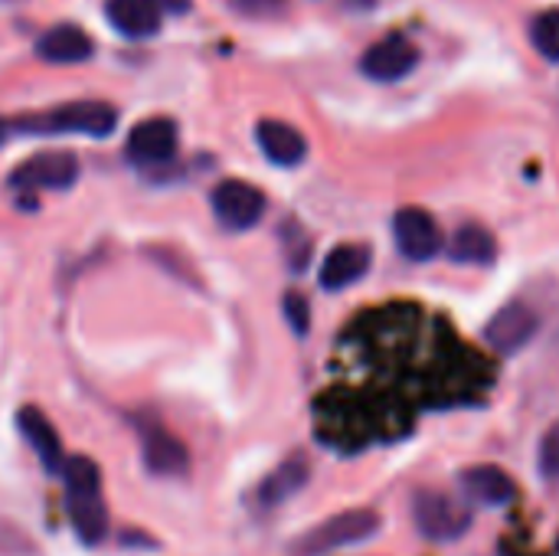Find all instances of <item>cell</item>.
Returning <instances> with one entry per match:
<instances>
[{
  "instance_id": "ba28073f",
  "label": "cell",
  "mask_w": 559,
  "mask_h": 556,
  "mask_svg": "<svg viewBox=\"0 0 559 556\" xmlns=\"http://www.w3.org/2000/svg\"><path fill=\"white\" fill-rule=\"evenodd\" d=\"M138 433H141V449H144V465L151 469V475H160V478H177V475H187V449L180 439H174L164 423L157 419H141L138 423Z\"/></svg>"
},
{
  "instance_id": "7402d4cb",
  "label": "cell",
  "mask_w": 559,
  "mask_h": 556,
  "mask_svg": "<svg viewBox=\"0 0 559 556\" xmlns=\"http://www.w3.org/2000/svg\"><path fill=\"white\" fill-rule=\"evenodd\" d=\"M308 315H311L308 301H305L298 292H288V295H285V318H288V324H292L295 334H308V324H311Z\"/></svg>"
},
{
  "instance_id": "52a82bcc",
  "label": "cell",
  "mask_w": 559,
  "mask_h": 556,
  "mask_svg": "<svg viewBox=\"0 0 559 556\" xmlns=\"http://www.w3.org/2000/svg\"><path fill=\"white\" fill-rule=\"evenodd\" d=\"M540 328V318L534 308H527L524 301H511L504 308L495 311V318L485 328V341L498 351V354H521L534 334Z\"/></svg>"
},
{
  "instance_id": "5b68a950",
  "label": "cell",
  "mask_w": 559,
  "mask_h": 556,
  "mask_svg": "<svg viewBox=\"0 0 559 556\" xmlns=\"http://www.w3.org/2000/svg\"><path fill=\"white\" fill-rule=\"evenodd\" d=\"M213 213L226 229H252L265 213V197L246 180H223L213 190Z\"/></svg>"
},
{
  "instance_id": "6da1fadb",
  "label": "cell",
  "mask_w": 559,
  "mask_h": 556,
  "mask_svg": "<svg viewBox=\"0 0 559 556\" xmlns=\"http://www.w3.org/2000/svg\"><path fill=\"white\" fill-rule=\"evenodd\" d=\"M62 482H66V511H69V521L75 528V537L85 547L102 544L108 534V508L102 498L98 465L85 456L66 459Z\"/></svg>"
},
{
  "instance_id": "603a6c76",
  "label": "cell",
  "mask_w": 559,
  "mask_h": 556,
  "mask_svg": "<svg viewBox=\"0 0 559 556\" xmlns=\"http://www.w3.org/2000/svg\"><path fill=\"white\" fill-rule=\"evenodd\" d=\"M242 13H252V16H269V13H278L285 7V0H233Z\"/></svg>"
},
{
  "instance_id": "9c48e42d",
  "label": "cell",
  "mask_w": 559,
  "mask_h": 556,
  "mask_svg": "<svg viewBox=\"0 0 559 556\" xmlns=\"http://www.w3.org/2000/svg\"><path fill=\"white\" fill-rule=\"evenodd\" d=\"M416 62H419V49H416L409 39H403V36H386V39L373 43V46L364 52L360 69H364V75L373 79V82H400V79H406V75L416 69Z\"/></svg>"
},
{
  "instance_id": "d4e9b609",
  "label": "cell",
  "mask_w": 559,
  "mask_h": 556,
  "mask_svg": "<svg viewBox=\"0 0 559 556\" xmlns=\"http://www.w3.org/2000/svg\"><path fill=\"white\" fill-rule=\"evenodd\" d=\"M3 131H7V128H3V121H0V141H3Z\"/></svg>"
},
{
  "instance_id": "44dd1931",
  "label": "cell",
  "mask_w": 559,
  "mask_h": 556,
  "mask_svg": "<svg viewBox=\"0 0 559 556\" xmlns=\"http://www.w3.org/2000/svg\"><path fill=\"white\" fill-rule=\"evenodd\" d=\"M540 472L547 482H559V423L540 442Z\"/></svg>"
},
{
  "instance_id": "277c9868",
  "label": "cell",
  "mask_w": 559,
  "mask_h": 556,
  "mask_svg": "<svg viewBox=\"0 0 559 556\" xmlns=\"http://www.w3.org/2000/svg\"><path fill=\"white\" fill-rule=\"evenodd\" d=\"M413 521L426 541L449 544V541H459L462 534H468L472 511L442 492H419L413 498Z\"/></svg>"
},
{
  "instance_id": "3957f363",
  "label": "cell",
  "mask_w": 559,
  "mask_h": 556,
  "mask_svg": "<svg viewBox=\"0 0 559 556\" xmlns=\"http://www.w3.org/2000/svg\"><path fill=\"white\" fill-rule=\"evenodd\" d=\"M115 125H118V111L108 102H69L20 121V128L29 134H88V138H108Z\"/></svg>"
},
{
  "instance_id": "2e32d148",
  "label": "cell",
  "mask_w": 559,
  "mask_h": 556,
  "mask_svg": "<svg viewBox=\"0 0 559 556\" xmlns=\"http://www.w3.org/2000/svg\"><path fill=\"white\" fill-rule=\"evenodd\" d=\"M108 23L131 39L154 36L160 29V10L151 0H105Z\"/></svg>"
},
{
  "instance_id": "30bf717a",
  "label": "cell",
  "mask_w": 559,
  "mask_h": 556,
  "mask_svg": "<svg viewBox=\"0 0 559 556\" xmlns=\"http://www.w3.org/2000/svg\"><path fill=\"white\" fill-rule=\"evenodd\" d=\"M124 151L131 164H141V167L167 164L177 154V125L170 118H147L131 128Z\"/></svg>"
},
{
  "instance_id": "ffe728a7",
  "label": "cell",
  "mask_w": 559,
  "mask_h": 556,
  "mask_svg": "<svg viewBox=\"0 0 559 556\" xmlns=\"http://www.w3.org/2000/svg\"><path fill=\"white\" fill-rule=\"evenodd\" d=\"M531 39L537 46V52L550 62H559V10H544L534 26H531Z\"/></svg>"
},
{
  "instance_id": "ac0fdd59",
  "label": "cell",
  "mask_w": 559,
  "mask_h": 556,
  "mask_svg": "<svg viewBox=\"0 0 559 556\" xmlns=\"http://www.w3.org/2000/svg\"><path fill=\"white\" fill-rule=\"evenodd\" d=\"M308 485V459L305 456H292L288 462H282L259 488V505L262 508H278L285 505L292 495H298Z\"/></svg>"
},
{
  "instance_id": "8992f818",
  "label": "cell",
  "mask_w": 559,
  "mask_h": 556,
  "mask_svg": "<svg viewBox=\"0 0 559 556\" xmlns=\"http://www.w3.org/2000/svg\"><path fill=\"white\" fill-rule=\"evenodd\" d=\"M393 236H396V249L409 262H429L442 249V229H439V223L432 220V213H426L419 206H406V210L396 213Z\"/></svg>"
},
{
  "instance_id": "7a4b0ae2",
  "label": "cell",
  "mask_w": 559,
  "mask_h": 556,
  "mask_svg": "<svg viewBox=\"0 0 559 556\" xmlns=\"http://www.w3.org/2000/svg\"><path fill=\"white\" fill-rule=\"evenodd\" d=\"M377 534H380V518L373 511H367V508H357V511H344V514H334V518L321 521L318 528H311L308 534L292 541L288 554L328 556L344 551V547L367 544Z\"/></svg>"
},
{
  "instance_id": "d6986e66",
  "label": "cell",
  "mask_w": 559,
  "mask_h": 556,
  "mask_svg": "<svg viewBox=\"0 0 559 556\" xmlns=\"http://www.w3.org/2000/svg\"><path fill=\"white\" fill-rule=\"evenodd\" d=\"M449 256H452V262H459V265H491V262L498 259V242H495V236H491L485 226L465 223V226L452 236Z\"/></svg>"
},
{
  "instance_id": "5bb4252c",
  "label": "cell",
  "mask_w": 559,
  "mask_h": 556,
  "mask_svg": "<svg viewBox=\"0 0 559 556\" xmlns=\"http://www.w3.org/2000/svg\"><path fill=\"white\" fill-rule=\"evenodd\" d=\"M462 492H465L468 501H478L485 508H504V505L514 501L518 485L498 465H472V469L462 472Z\"/></svg>"
},
{
  "instance_id": "e0dca14e",
  "label": "cell",
  "mask_w": 559,
  "mask_h": 556,
  "mask_svg": "<svg viewBox=\"0 0 559 556\" xmlns=\"http://www.w3.org/2000/svg\"><path fill=\"white\" fill-rule=\"evenodd\" d=\"M92 36L82 26L72 23H59L52 29H46L36 43V52L49 62H85L92 56Z\"/></svg>"
},
{
  "instance_id": "9a60e30c",
  "label": "cell",
  "mask_w": 559,
  "mask_h": 556,
  "mask_svg": "<svg viewBox=\"0 0 559 556\" xmlns=\"http://www.w3.org/2000/svg\"><path fill=\"white\" fill-rule=\"evenodd\" d=\"M255 141L262 147V154L278 164V167H298L305 157H308V141L298 128L285 125V121H275V118H265L259 121L255 128Z\"/></svg>"
},
{
  "instance_id": "cb8c5ba5",
  "label": "cell",
  "mask_w": 559,
  "mask_h": 556,
  "mask_svg": "<svg viewBox=\"0 0 559 556\" xmlns=\"http://www.w3.org/2000/svg\"><path fill=\"white\" fill-rule=\"evenodd\" d=\"M160 13L167 10V13H180V10H187L190 7V0H151Z\"/></svg>"
},
{
  "instance_id": "7c38bea8",
  "label": "cell",
  "mask_w": 559,
  "mask_h": 556,
  "mask_svg": "<svg viewBox=\"0 0 559 556\" xmlns=\"http://www.w3.org/2000/svg\"><path fill=\"white\" fill-rule=\"evenodd\" d=\"M16 429L20 436L29 442V449L36 452L39 465L46 475H62L66 469V456H62V442L59 433L52 429V423L36 410V406H23L16 410Z\"/></svg>"
},
{
  "instance_id": "8fae6325",
  "label": "cell",
  "mask_w": 559,
  "mask_h": 556,
  "mask_svg": "<svg viewBox=\"0 0 559 556\" xmlns=\"http://www.w3.org/2000/svg\"><path fill=\"white\" fill-rule=\"evenodd\" d=\"M75 177H79V161L69 151L36 154L13 170V184L29 190H66L75 184Z\"/></svg>"
},
{
  "instance_id": "4fadbf2b",
  "label": "cell",
  "mask_w": 559,
  "mask_h": 556,
  "mask_svg": "<svg viewBox=\"0 0 559 556\" xmlns=\"http://www.w3.org/2000/svg\"><path fill=\"white\" fill-rule=\"evenodd\" d=\"M370 246L364 242H341L328 252L324 265H321V288L328 292H341L354 282H360L370 272Z\"/></svg>"
}]
</instances>
